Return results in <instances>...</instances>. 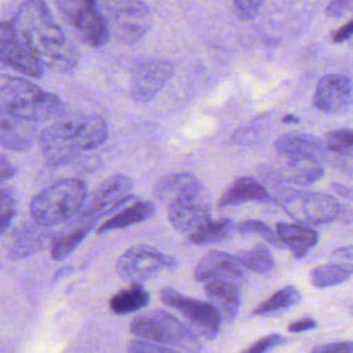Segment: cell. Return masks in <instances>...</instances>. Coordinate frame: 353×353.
Wrapping results in <instances>:
<instances>
[{
  "instance_id": "cell-6",
  "label": "cell",
  "mask_w": 353,
  "mask_h": 353,
  "mask_svg": "<svg viewBox=\"0 0 353 353\" xmlns=\"http://www.w3.org/2000/svg\"><path fill=\"white\" fill-rule=\"evenodd\" d=\"M109 36L131 44L152 28V14L142 0H97Z\"/></svg>"
},
{
  "instance_id": "cell-28",
  "label": "cell",
  "mask_w": 353,
  "mask_h": 353,
  "mask_svg": "<svg viewBox=\"0 0 353 353\" xmlns=\"http://www.w3.org/2000/svg\"><path fill=\"white\" fill-rule=\"evenodd\" d=\"M149 301V292L141 283H132L130 287L114 294L109 301V306L116 314H128L145 307Z\"/></svg>"
},
{
  "instance_id": "cell-20",
  "label": "cell",
  "mask_w": 353,
  "mask_h": 353,
  "mask_svg": "<svg viewBox=\"0 0 353 353\" xmlns=\"http://www.w3.org/2000/svg\"><path fill=\"white\" fill-rule=\"evenodd\" d=\"M39 124L0 113V145L14 152L29 150L39 141Z\"/></svg>"
},
{
  "instance_id": "cell-25",
  "label": "cell",
  "mask_w": 353,
  "mask_h": 353,
  "mask_svg": "<svg viewBox=\"0 0 353 353\" xmlns=\"http://www.w3.org/2000/svg\"><path fill=\"white\" fill-rule=\"evenodd\" d=\"M276 232L281 245L290 248L298 258L305 256L319 241V233L301 223L279 222Z\"/></svg>"
},
{
  "instance_id": "cell-41",
  "label": "cell",
  "mask_w": 353,
  "mask_h": 353,
  "mask_svg": "<svg viewBox=\"0 0 353 353\" xmlns=\"http://www.w3.org/2000/svg\"><path fill=\"white\" fill-rule=\"evenodd\" d=\"M332 259H336L350 268L353 270V245H346V247H339L332 251L331 256Z\"/></svg>"
},
{
  "instance_id": "cell-14",
  "label": "cell",
  "mask_w": 353,
  "mask_h": 353,
  "mask_svg": "<svg viewBox=\"0 0 353 353\" xmlns=\"http://www.w3.org/2000/svg\"><path fill=\"white\" fill-rule=\"evenodd\" d=\"M274 149L279 156L284 154H302L317 159L320 163L327 161L332 167H338L342 171H346L353 175V165L345 161L346 157L331 152L325 143L309 134L302 132H288L281 135L274 142Z\"/></svg>"
},
{
  "instance_id": "cell-38",
  "label": "cell",
  "mask_w": 353,
  "mask_h": 353,
  "mask_svg": "<svg viewBox=\"0 0 353 353\" xmlns=\"http://www.w3.org/2000/svg\"><path fill=\"white\" fill-rule=\"evenodd\" d=\"M127 353H179V352L165 347V346H161V345H157V343H153V342L134 339L128 343Z\"/></svg>"
},
{
  "instance_id": "cell-18",
  "label": "cell",
  "mask_w": 353,
  "mask_h": 353,
  "mask_svg": "<svg viewBox=\"0 0 353 353\" xmlns=\"http://www.w3.org/2000/svg\"><path fill=\"white\" fill-rule=\"evenodd\" d=\"M167 208L170 223L182 233H192L200 225L211 219L210 203L205 193L171 203Z\"/></svg>"
},
{
  "instance_id": "cell-17",
  "label": "cell",
  "mask_w": 353,
  "mask_h": 353,
  "mask_svg": "<svg viewBox=\"0 0 353 353\" xmlns=\"http://www.w3.org/2000/svg\"><path fill=\"white\" fill-rule=\"evenodd\" d=\"M274 174L279 179L298 185L309 186L316 183L324 175V165L317 159L302 154L279 156Z\"/></svg>"
},
{
  "instance_id": "cell-40",
  "label": "cell",
  "mask_w": 353,
  "mask_h": 353,
  "mask_svg": "<svg viewBox=\"0 0 353 353\" xmlns=\"http://www.w3.org/2000/svg\"><path fill=\"white\" fill-rule=\"evenodd\" d=\"M352 4L353 0H330L328 6L325 7V14L331 18H339L350 10Z\"/></svg>"
},
{
  "instance_id": "cell-30",
  "label": "cell",
  "mask_w": 353,
  "mask_h": 353,
  "mask_svg": "<svg viewBox=\"0 0 353 353\" xmlns=\"http://www.w3.org/2000/svg\"><path fill=\"white\" fill-rule=\"evenodd\" d=\"M301 301V292L295 285H285L276 291L266 301L259 303L254 310V316H274L290 307L298 305Z\"/></svg>"
},
{
  "instance_id": "cell-15",
  "label": "cell",
  "mask_w": 353,
  "mask_h": 353,
  "mask_svg": "<svg viewBox=\"0 0 353 353\" xmlns=\"http://www.w3.org/2000/svg\"><path fill=\"white\" fill-rule=\"evenodd\" d=\"M353 102V83L345 74L323 76L314 90V106L328 114L345 113Z\"/></svg>"
},
{
  "instance_id": "cell-16",
  "label": "cell",
  "mask_w": 353,
  "mask_h": 353,
  "mask_svg": "<svg viewBox=\"0 0 353 353\" xmlns=\"http://www.w3.org/2000/svg\"><path fill=\"white\" fill-rule=\"evenodd\" d=\"M193 274L201 283L219 279L240 284L244 280V268L236 255L225 251H210L197 262Z\"/></svg>"
},
{
  "instance_id": "cell-33",
  "label": "cell",
  "mask_w": 353,
  "mask_h": 353,
  "mask_svg": "<svg viewBox=\"0 0 353 353\" xmlns=\"http://www.w3.org/2000/svg\"><path fill=\"white\" fill-rule=\"evenodd\" d=\"M325 146L343 157L353 159V130H334L325 135Z\"/></svg>"
},
{
  "instance_id": "cell-9",
  "label": "cell",
  "mask_w": 353,
  "mask_h": 353,
  "mask_svg": "<svg viewBox=\"0 0 353 353\" xmlns=\"http://www.w3.org/2000/svg\"><path fill=\"white\" fill-rule=\"evenodd\" d=\"M176 259L148 244L127 248L116 261L119 277L127 283H142L154 277L161 270L175 269Z\"/></svg>"
},
{
  "instance_id": "cell-46",
  "label": "cell",
  "mask_w": 353,
  "mask_h": 353,
  "mask_svg": "<svg viewBox=\"0 0 353 353\" xmlns=\"http://www.w3.org/2000/svg\"><path fill=\"white\" fill-rule=\"evenodd\" d=\"M281 121L285 123V124H288V123H299L301 119H299L298 116H295V114H285V116L281 119Z\"/></svg>"
},
{
  "instance_id": "cell-1",
  "label": "cell",
  "mask_w": 353,
  "mask_h": 353,
  "mask_svg": "<svg viewBox=\"0 0 353 353\" xmlns=\"http://www.w3.org/2000/svg\"><path fill=\"white\" fill-rule=\"evenodd\" d=\"M11 25L44 69L68 74L77 68L80 52L55 22L44 0H23L15 11Z\"/></svg>"
},
{
  "instance_id": "cell-13",
  "label": "cell",
  "mask_w": 353,
  "mask_h": 353,
  "mask_svg": "<svg viewBox=\"0 0 353 353\" xmlns=\"http://www.w3.org/2000/svg\"><path fill=\"white\" fill-rule=\"evenodd\" d=\"M0 62L33 79L43 76L44 68L11 22H0Z\"/></svg>"
},
{
  "instance_id": "cell-4",
  "label": "cell",
  "mask_w": 353,
  "mask_h": 353,
  "mask_svg": "<svg viewBox=\"0 0 353 353\" xmlns=\"http://www.w3.org/2000/svg\"><path fill=\"white\" fill-rule=\"evenodd\" d=\"M88 197L85 183L79 178H65L40 190L29 204L37 225L51 228L74 218Z\"/></svg>"
},
{
  "instance_id": "cell-10",
  "label": "cell",
  "mask_w": 353,
  "mask_h": 353,
  "mask_svg": "<svg viewBox=\"0 0 353 353\" xmlns=\"http://www.w3.org/2000/svg\"><path fill=\"white\" fill-rule=\"evenodd\" d=\"M160 299L164 305L176 309L201 336L214 339L218 335L222 317L210 302L186 296L170 287L160 291Z\"/></svg>"
},
{
  "instance_id": "cell-24",
  "label": "cell",
  "mask_w": 353,
  "mask_h": 353,
  "mask_svg": "<svg viewBox=\"0 0 353 353\" xmlns=\"http://www.w3.org/2000/svg\"><path fill=\"white\" fill-rule=\"evenodd\" d=\"M247 201H270V194L268 193L266 188L255 178L241 176L234 179L232 185L226 188L218 201V205L228 207Z\"/></svg>"
},
{
  "instance_id": "cell-8",
  "label": "cell",
  "mask_w": 353,
  "mask_h": 353,
  "mask_svg": "<svg viewBox=\"0 0 353 353\" xmlns=\"http://www.w3.org/2000/svg\"><path fill=\"white\" fill-rule=\"evenodd\" d=\"M57 7L77 37L87 46L102 47L109 32L97 0H55Z\"/></svg>"
},
{
  "instance_id": "cell-23",
  "label": "cell",
  "mask_w": 353,
  "mask_h": 353,
  "mask_svg": "<svg viewBox=\"0 0 353 353\" xmlns=\"http://www.w3.org/2000/svg\"><path fill=\"white\" fill-rule=\"evenodd\" d=\"M50 228L37 225H25L17 230L8 244V254L12 259H22L41 250L50 240Z\"/></svg>"
},
{
  "instance_id": "cell-42",
  "label": "cell",
  "mask_w": 353,
  "mask_h": 353,
  "mask_svg": "<svg viewBox=\"0 0 353 353\" xmlns=\"http://www.w3.org/2000/svg\"><path fill=\"white\" fill-rule=\"evenodd\" d=\"M350 37H353V18H352V21H349L345 25H342L341 28H338L331 34V40L334 43H342V41L349 40Z\"/></svg>"
},
{
  "instance_id": "cell-12",
  "label": "cell",
  "mask_w": 353,
  "mask_h": 353,
  "mask_svg": "<svg viewBox=\"0 0 353 353\" xmlns=\"http://www.w3.org/2000/svg\"><path fill=\"white\" fill-rule=\"evenodd\" d=\"M174 74V65L167 59H146L131 73L128 92L139 103L150 102Z\"/></svg>"
},
{
  "instance_id": "cell-22",
  "label": "cell",
  "mask_w": 353,
  "mask_h": 353,
  "mask_svg": "<svg viewBox=\"0 0 353 353\" xmlns=\"http://www.w3.org/2000/svg\"><path fill=\"white\" fill-rule=\"evenodd\" d=\"M204 292L222 320L232 321L237 316L241 302L239 284L219 279L210 280L204 283Z\"/></svg>"
},
{
  "instance_id": "cell-19",
  "label": "cell",
  "mask_w": 353,
  "mask_h": 353,
  "mask_svg": "<svg viewBox=\"0 0 353 353\" xmlns=\"http://www.w3.org/2000/svg\"><path fill=\"white\" fill-rule=\"evenodd\" d=\"M204 193V185L190 172H172L164 175L154 185L156 199L167 205Z\"/></svg>"
},
{
  "instance_id": "cell-27",
  "label": "cell",
  "mask_w": 353,
  "mask_h": 353,
  "mask_svg": "<svg viewBox=\"0 0 353 353\" xmlns=\"http://www.w3.org/2000/svg\"><path fill=\"white\" fill-rule=\"evenodd\" d=\"M236 229V225L229 218L208 219L192 233H189V240L196 245H207L225 241L229 239Z\"/></svg>"
},
{
  "instance_id": "cell-43",
  "label": "cell",
  "mask_w": 353,
  "mask_h": 353,
  "mask_svg": "<svg viewBox=\"0 0 353 353\" xmlns=\"http://www.w3.org/2000/svg\"><path fill=\"white\" fill-rule=\"evenodd\" d=\"M317 325V321L312 317H303V319H299L291 324H288V331L290 332H303V331H309L312 328H314Z\"/></svg>"
},
{
  "instance_id": "cell-11",
  "label": "cell",
  "mask_w": 353,
  "mask_h": 353,
  "mask_svg": "<svg viewBox=\"0 0 353 353\" xmlns=\"http://www.w3.org/2000/svg\"><path fill=\"white\" fill-rule=\"evenodd\" d=\"M132 188L134 181L130 176L124 174H113L103 179L91 196L87 197L85 204L79 214L98 222L102 216L135 200V196L131 194Z\"/></svg>"
},
{
  "instance_id": "cell-21",
  "label": "cell",
  "mask_w": 353,
  "mask_h": 353,
  "mask_svg": "<svg viewBox=\"0 0 353 353\" xmlns=\"http://www.w3.org/2000/svg\"><path fill=\"white\" fill-rule=\"evenodd\" d=\"M95 225V219L81 214H77L74 218L68 221V225L63 226L51 240V256L55 261H62L69 256Z\"/></svg>"
},
{
  "instance_id": "cell-34",
  "label": "cell",
  "mask_w": 353,
  "mask_h": 353,
  "mask_svg": "<svg viewBox=\"0 0 353 353\" xmlns=\"http://www.w3.org/2000/svg\"><path fill=\"white\" fill-rule=\"evenodd\" d=\"M236 230L241 234H256V236L262 237L265 241H268L269 244L276 245V247H281V243H280L277 234L270 229V226H268L262 221L245 219V221L236 225Z\"/></svg>"
},
{
  "instance_id": "cell-3",
  "label": "cell",
  "mask_w": 353,
  "mask_h": 353,
  "mask_svg": "<svg viewBox=\"0 0 353 353\" xmlns=\"http://www.w3.org/2000/svg\"><path fill=\"white\" fill-rule=\"evenodd\" d=\"M0 113L40 124L65 116V103L22 77L0 74Z\"/></svg>"
},
{
  "instance_id": "cell-37",
  "label": "cell",
  "mask_w": 353,
  "mask_h": 353,
  "mask_svg": "<svg viewBox=\"0 0 353 353\" xmlns=\"http://www.w3.org/2000/svg\"><path fill=\"white\" fill-rule=\"evenodd\" d=\"M265 0H233L234 12L241 21L252 19L262 8Z\"/></svg>"
},
{
  "instance_id": "cell-31",
  "label": "cell",
  "mask_w": 353,
  "mask_h": 353,
  "mask_svg": "<svg viewBox=\"0 0 353 353\" xmlns=\"http://www.w3.org/2000/svg\"><path fill=\"white\" fill-rule=\"evenodd\" d=\"M237 259L244 269H248L254 273H268L274 266V259L270 250L263 244H256L250 250L240 251Z\"/></svg>"
},
{
  "instance_id": "cell-5",
  "label": "cell",
  "mask_w": 353,
  "mask_h": 353,
  "mask_svg": "<svg viewBox=\"0 0 353 353\" xmlns=\"http://www.w3.org/2000/svg\"><path fill=\"white\" fill-rule=\"evenodd\" d=\"M130 331L138 339L153 342L179 353H200L201 350L197 335L165 310H154L134 317Z\"/></svg>"
},
{
  "instance_id": "cell-2",
  "label": "cell",
  "mask_w": 353,
  "mask_h": 353,
  "mask_svg": "<svg viewBox=\"0 0 353 353\" xmlns=\"http://www.w3.org/2000/svg\"><path fill=\"white\" fill-rule=\"evenodd\" d=\"M108 137V123L99 114L62 116L40 132L39 145L44 161L61 167L83 152L99 148Z\"/></svg>"
},
{
  "instance_id": "cell-32",
  "label": "cell",
  "mask_w": 353,
  "mask_h": 353,
  "mask_svg": "<svg viewBox=\"0 0 353 353\" xmlns=\"http://www.w3.org/2000/svg\"><path fill=\"white\" fill-rule=\"evenodd\" d=\"M1 183L3 182H0V234L8 230L18 210V200L15 192Z\"/></svg>"
},
{
  "instance_id": "cell-35",
  "label": "cell",
  "mask_w": 353,
  "mask_h": 353,
  "mask_svg": "<svg viewBox=\"0 0 353 353\" xmlns=\"http://www.w3.org/2000/svg\"><path fill=\"white\" fill-rule=\"evenodd\" d=\"M263 128L265 127H263V121H262V117H261V119H258V121L252 123L251 125L243 127L239 131H236L233 134V137H232V141L234 143H239V145L254 143V142H256L262 137Z\"/></svg>"
},
{
  "instance_id": "cell-36",
  "label": "cell",
  "mask_w": 353,
  "mask_h": 353,
  "mask_svg": "<svg viewBox=\"0 0 353 353\" xmlns=\"http://www.w3.org/2000/svg\"><path fill=\"white\" fill-rule=\"evenodd\" d=\"M285 341V338L280 334H270L266 335L258 341H255L252 345H250L247 349H244L241 353H268L281 345Z\"/></svg>"
},
{
  "instance_id": "cell-47",
  "label": "cell",
  "mask_w": 353,
  "mask_h": 353,
  "mask_svg": "<svg viewBox=\"0 0 353 353\" xmlns=\"http://www.w3.org/2000/svg\"><path fill=\"white\" fill-rule=\"evenodd\" d=\"M347 310H349V313L353 316V303L352 305H349V307H347Z\"/></svg>"
},
{
  "instance_id": "cell-26",
  "label": "cell",
  "mask_w": 353,
  "mask_h": 353,
  "mask_svg": "<svg viewBox=\"0 0 353 353\" xmlns=\"http://www.w3.org/2000/svg\"><path fill=\"white\" fill-rule=\"evenodd\" d=\"M156 212V205L148 200H135L131 204L123 207L114 215H112L108 221H105L99 228L98 233L103 234L112 230L124 229L131 225L143 222L152 218Z\"/></svg>"
},
{
  "instance_id": "cell-45",
  "label": "cell",
  "mask_w": 353,
  "mask_h": 353,
  "mask_svg": "<svg viewBox=\"0 0 353 353\" xmlns=\"http://www.w3.org/2000/svg\"><path fill=\"white\" fill-rule=\"evenodd\" d=\"M331 186H332V189H334L336 193L342 194L343 197H349V199L353 197V194L350 193V190H349L347 188H345V186H342V185H338V183H332Z\"/></svg>"
},
{
  "instance_id": "cell-7",
  "label": "cell",
  "mask_w": 353,
  "mask_h": 353,
  "mask_svg": "<svg viewBox=\"0 0 353 353\" xmlns=\"http://www.w3.org/2000/svg\"><path fill=\"white\" fill-rule=\"evenodd\" d=\"M279 203L292 219L305 226L330 223L346 212L335 197L321 192H290Z\"/></svg>"
},
{
  "instance_id": "cell-44",
  "label": "cell",
  "mask_w": 353,
  "mask_h": 353,
  "mask_svg": "<svg viewBox=\"0 0 353 353\" xmlns=\"http://www.w3.org/2000/svg\"><path fill=\"white\" fill-rule=\"evenodd\" d=\"M17 174L15 165L3 154H0V182L11 179Z\"/></svg>"
},
{
  "instance_id": "cell-39",
  "label": "cell",
  "mask_w": 353,
  "mask_h": 353,
  "mask_svg": "<svg viewBox=\"0 0 353 353\" xmlns=\"http://www.w3.org/2000/svg\"><path fill=\"white\" fill-rule=\"evenodd\" d=\"M310 353H353V341L330 342L314 346Z\"/></svg>"
},
{
  "instance_id": "cell-29",
  "label": "cell",
  "mask_w": 353,
  "mask_h": 353,
  "mask_svg": "<svg viewBox=\"0 0 353 353\" xmlns=\"http://www.w3.org/2000/svg\"><path fill=\"white\" fill-rule=\"evenodd\" d=\"M353 274V270L342 262L330 258L327 263H321L310 270L309 280L317 288L332 287L343 283Z\"/></svg>"
}]
</instances>
